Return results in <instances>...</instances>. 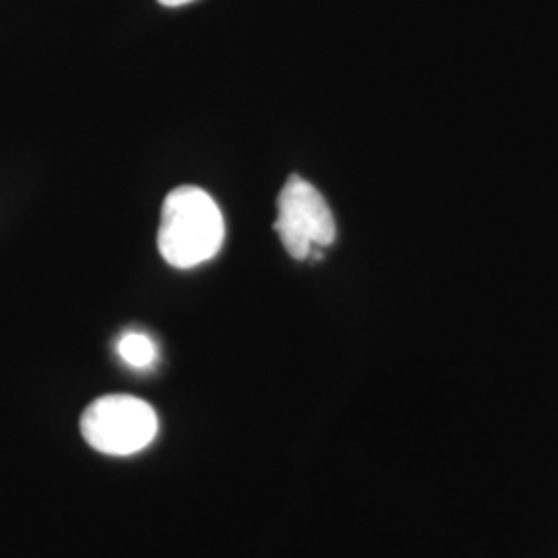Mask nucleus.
<instances>
[{
	"label": "nucleus",
	"mask_w": 558,
	"mask_h": 558,
	"mask_svg": "<svg viewBox=\"0 0 558 558\" xmlns=\"http://www.w3.org/2000/svg\"><path fill=\"white\" fill-rule=\"evenodd\" d=\"M283 248L294 259L319 257V248L336 242V218L319 191L300 177H290L278 197V220L274 223Z\"/></svg>",
	"instance_id": "7ed1b4c3"
},
{
	"label": "nucleus",
	"mask_w": 558,
	"mask_h": 558,
	"mask_svg": "<svg viewBox=\"0 0 558 558\" xmlns=\"http://www.w3.org/2000/svg\"><path fill=\"white\" fill-rule=\"evenodd\" d=\"M156 410L133 396H104L87 405L81 416V435L106 456H135L158 435Z\"/></svg>",
	"instance_id": "f03ea898"
},
{
	"label": "nucleus",
	"mask_w": 558,
	"mask_h": 558,
	"mask_svg": "<svg viewBox=\"0 0 558 558\" xmlns=\"http://www.w3.org/2000/svg\"><path fill=\"white\" fill-rule=\"evenodd\" d=\"M226 223L218 203L199 186H179L161 205L158 248L177 269H193L220 253Z\"/></svg>",
	"instance_id": "f257e3e1"
},
{
	"label": "nucleus",
	"mask_w": 558,
	"mask_h": 558,
	"mask_svg": "<svg viewBox=\"0 0 558 558\" xmlns=\"http://www.w3.org/2000/svg\"><path fill=\"white\" fill-rule=\"evenodd\" d=\"M120 359L133 368H149L158 360V348L154 339L141 331H126L117 343Z\"/></svg>",
	"instance_id": "20e7f679"
},
{
	"label": "nucleus",
	"mask_w": 558,
	"mask_h": 558,
	"mask_svg": "<svg viewBox=\"0 0 558 558\" xmlns=\"http://www.w3.org/2000/svg\"><path fill=\"white\" fill-rule=\"evenodd\" d=\"M163 7H182V4H189L193 0H158Z\"/></svg>",
	"instance_id": "39448f33"
}]
</instances>
